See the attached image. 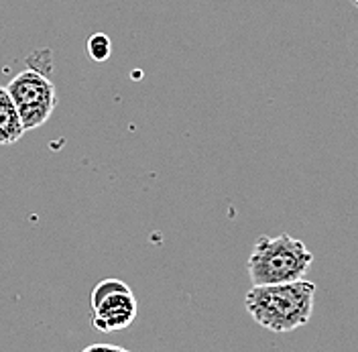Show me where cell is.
Segmentation results:
<instances>
[{
	"instance_id": "52a82bcc",
	"label": "cell",
	"mask_w": 358,
	"mask_h": 352,
	"mask_svg": "<svg viewBox=\"0 0 358 352\" xmlns=\"http://www.w3.org/2000/svg\"><path fill=\"white\" fill-rule=\"evenodd\" d=\"M82 352H131L122 346H114V344H90L88 349H84Z\"/></svg>"
},
{
	"instance_id": "5b68a950",
	"label": "cell",
	"mask_w": 358,
	"mask_h": 352,
	"mask_svg": "<svg viewBox=\"0 0 358 352\" xmlns=\"http://www.w3.org/2000/svg\"><path fill=\"white\" fill-rule=\"evenodd\" d=\"M21 116L15 108L4 86H0V147H10L19 143L24 134Z\"/></svg>"
},
{
	"instance_id": "6da1fadb",
	"label": "cell",
	"mask_w": 358,
	"mask_h": 352,
	"mask_svg": "<svg viewBox=\"0 0 358 352\" xmlns=\"http://www.w3.org/2000/svg\"><path fill=\"white\" fill-rule=\"evenodd\" d=\"M313 300L315 286L308 279H299L277 286H252L246 293L245 308L259 326L283 334L310 322Z\"/></svg>"
},
{
	"instance_id": "277c9868",
	"label": "cell",
	"mask_w": 358,
	"mask_h": 352,
	"mask_svg": "<svg viewBox=\"0 0 358 352\" xmlns=\"http://www.w3.org/2000/svg\"><path fill=\"white\" fill-rule=\"evenodd\" d=\"M92 326L110 334L129 328L136 320L138 304L133 289L124 281L108 277L92 289Z\"/></svg>"
},
{
	"instance_id": "7a4b0ae2",
	"label": "cell",
	"mask_w": 358,
	"mask_h": 352,
	"mask_svg": "<svg viewBox=\"0 0 358 352\" xmlns=\"http://www.w3.org/2000/svg\"><path fill=\"white\" fill-rule=\"evenodd\" d=\"M312 263V251L303 241L289 234L259 237L248 257L246 271L252 286H277L303 279Z\"/></svg>"
},
{
	"instance_id": "3957f363",
	"label": "cell",
	"mask_w": 358,
	"mask_h": 352,
	"mask_svg": "<svg viewBox=\"0 0 358 352\" xmlns=\"http://www.w3.org/2000/svg\"><path fill=\"white\" fill-rule=\"evenodd\" d=\"M19 112L24 131H35L51 118L57 104L53 82L39 69H24L4 86Z\"/></svg>"
},
{
	"instance_id": "ba28073f",
	"label": "cell",
	"mask_w": 358,
	"mask_h": 352,
	"mask_svg": "<svg viewBox=\"0 0 358 352\" xmlns=\"http://www.w3.org/2000/svg\"><path fill=\"white\" fill-rule=\"evenodd\" d=\"M352 4H358V0H352Z\"/></svg>"
},
{
	"instance_id": "8992f818",
	"label": "cell",
	"mask_w": 358,
	"mask_h": 352,
	"mask_svg": "<svg viewBox=\"0 0 358 352\" xmlns=\"http://www.w3.org/2000/svg\"><path fill=\"white\" fill-rule=\"evenodd\" d=\"M88 53L94 62H106L112 53V41L106 33H94L88 39Z\"/></svg>"
}]
</instances>
